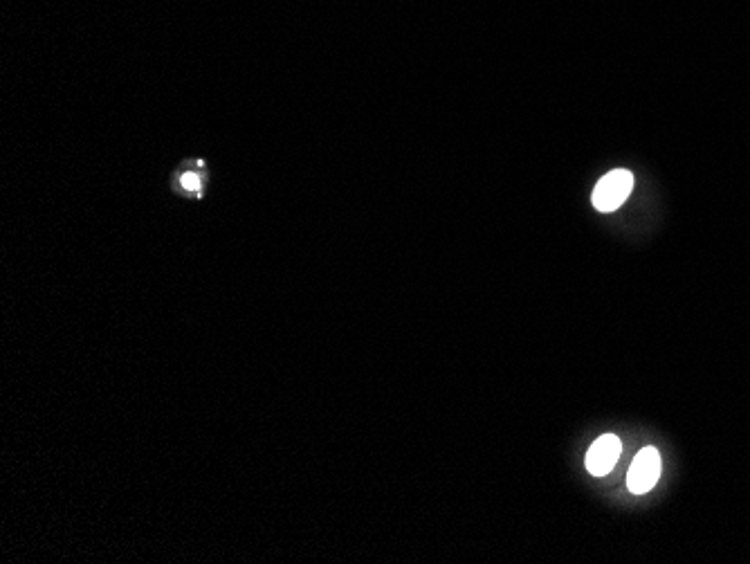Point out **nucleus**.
Listing matches in <instances>:
<instances>
[{"label": "nucleus", "mask_w": 750, "mask_h": 564, "mask_svg": "<svg viewBox=\"0 0 750 564\" xmlns=\"http://www.w3.org/2000/svg\"><path fill=\"white\" fill-rule=\"evenodd\" d=\"M663 461L661 452L656 448H645L636 454L634 463H631L629 475H627V488L634 495H645L656 486V481L661 479Z\"/></svg>", "instance_id": "2"}, {"label": "nucleus", "mask_w": 750, "mask_h": 564, "mask_svg": "<svg viewBox=\"0 0 750 564\" xmlns=\"http://www.w3.org/2000/svg\"><path fill=\"white\" fill-rule=\"evenodd\" d=\"M623 452V443L616 434H602L587 452V470L593 477H605L614 470L616 461Z\"/></svg>", "instance_id": "3"}, {"label": "nucleus", "mask_w": 750, "mask_h": 564, "mask_svg": "<svg viewBox=\"0 0 750 564\" xmlns=\"http://www.w3.org/2000/svg\"><path fill=\"white\" fill-rule=\"evenodd\" d=\"M634 189V176L627 169H616L600 180L596 191H593V207L598 212H616V209L629 198Z\"/></svg>", "instance_id": "1"}, {"label": "nucleus", "mask_w": 750, "mask_h": 564, "mask_svg": "<svg viewBox=\"0 0 750 564\" xmlns=\"http://www.w3.org/2000/svg\"><path fill=\"white\" fill-rule=\"evenodd\" d=\"M205 162H189V167H182L173 176V189L182 196L189 198H203L205 194Z\"/></svg>", "instance_id": "4"}]
</instances>
